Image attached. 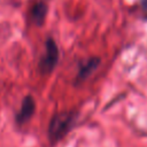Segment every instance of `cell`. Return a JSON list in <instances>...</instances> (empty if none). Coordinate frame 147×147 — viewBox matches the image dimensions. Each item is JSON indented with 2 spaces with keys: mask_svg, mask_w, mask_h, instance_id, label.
<instances>
[{
  "mask_svg": "<svg viewBox=\"0 0 147 147\" xmlns=\"http://www.w3.org/2000/svg\"><path fill=\"white\" fill-rule=\"evenodd\" d=\"M59 61V48L56 42L48 38L46 41V52L39 62V69L42 74H49L53 71Z\"/></svg>",
  "mask_w": 147,
  "mask_h": 147,
  "instance_id": "obj_2",
  "label": "cell"
},
{
  "mask_svg": "<svg viewBox=\"0 0 147 147\" xmlns=\"http://www.w3.org/2000/svg\"><path fill=\"white\" fill-rule=\"evenodd\" d=\"M46 13H47V6L44 2H38L31 9V18L37 25H41L45 21Z\"/></svg>",
  "mask_w": 147,
  "mask_h": 147,
  "instance_id": "obj_5",
  "label": "cell"
},
{
  "mask_svg": "<svg viewBox=\"0 0 147 147\" xmlns=\"http://www.w3.org/2000/svg\"><path fill=\"white\" fill-rule=\"evenodd\" d=\"M77 116H78L77 113L74 110L55 114L51 119L48 126V137L51 142L54 144L61 140L71 130V127L76 122Z\"/></svg>",
  "mask_w": 147,
  "mask_h": 147,
  "instance_id": "obj_1",
  "label": "cell"
},
{
  "mask_svg": "<svg viewBox=\"0 0 147 147\" xmlns=\"http://www.w3.org/2000/svg\"><path fill=\"white\" fill-rule=\"evenodd\" d=\"M141 7H142V9H144V13L146 14V13H147V0H144V1L141 2Z\"/></svg>",
  "mask_w": 147,
  "mask_h": 147,
  "instance_id": "obj_6",
  "label": "cell"
},
{
  "mask_svg": "<svg viewBox=\"0 0 147 147\" xmlns=\"http://www.w3.org/2000/svg\"><path fill=\"white\" fill-rule=\"evenodd\" d=\"M100 64V59L99 57H91L85 61H83L79 65L78 75H77V82H84L87 79L91 74L99 67Z\"/></svg>",
  "mask_w": 147,
  "mask_h": 147,
  "instance_id": "obj_4",
  "label": "cell"
},
{
  "mask_svg": "<svg viewBox=\"0 0 147 147\" xmlns=\"http://www.w3.org/2000/svg\"><path fill=\"white\" fill-rule=\"evenodd\" d=\"M36 110V102H34V99L31 96V95H26L22 102V106H21V109L20 111L17 113V116H16V122L18 124H24L25 122H28L33 113Z\"/></svg>",
  "mask_w": 147,
  "mask_h": 147,
  "instance_id": "obj_3",
  "label": "cell"
}]
</instances>
